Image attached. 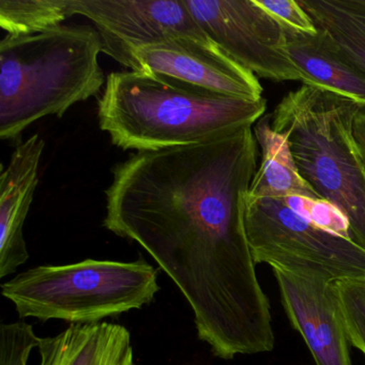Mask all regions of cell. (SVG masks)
Listing matches in <instances>:
<instances>
[{"mask_svg":"<svg viewBox=\"0 0 365 365\" xmlns=\"http://www.w3.org/2000/svg\"><path fill=\"white\" fill-rule=\"evenodd\" d=\"M285 50L298 67L302 85L326 89L365 108V69L328 34L299 33L284 26Z\"/></svg>","mask_w":365,"mask_h":365,"instance_id":"7c38bea8","label":"cell"},{"mask_svg":"<svg viewBox=\"0 0 365 365\" xmlns=\"http://www.w3.org/2000/svg\"><path fill=\"white\" fill-rule=\"evenodd\" d=\"M267 101L213 93L165 74L113 72L98 101L100 129L123 150L153 153L253 127Z\"/></svg>","mask_w":365,"mask_h":365,"instance_id":"7a4b0ae2","label":"cell"},{"mask_svg":"<svg viewBox=\"0 0 365 365\" xmlns=\"http://www.w3.org/2000/svg\"><path fill=\"white\" fill-rule=\"evenodd\" d=\"M245 230L255 264L329 281H365V249L297 212L285 198H247Z\"/></svg>","mask_w":365,"mask_h":365,"instance_id":"8992f818","label":"cell"},{"mask_svg":"<svg viewBox=\"0 0 365 365\" xmlns=\"http://www.w3.org/2000/svg\"><path fill=\"white\" fill-rule=\"evenodd\" d=\"M41 337L25 322L1 324L0 327V365H29L34 349Z\"/></svg>","mask_w":365,"mask_h":365,"instance_id":"ac0fdd59","label":"cell"},{"mask_svg":"<svg viewBox=\"0 0 365 365\" xmlns=\"http://www.w3.org/2000/svg\"><path fill=\"white\" fill-rule=\"evenodd\" d=\"M255 3L288 29L304 34L318 31L311 16L300 7L297 0H255Z\"/></svg>","mask_w":365,"mask_h":365,"instance_id":"d6986e66","label":"cell"},{"mask_svg":"<svg viewBox=\"0 0 365 365\" xmlns=\"http://www.w3.org/2000/svg\"><path fill=\"white\" fill-rule=\"evenodd\" d=\"M68 18V0H0V26L8 36L35 35Z\"/></svg>","mask_w":365,"mask_h":365,"instance_id":"2e32d148","label":"cell"},{"mask_svg":"<svg viewBox=\"0 0 365 365\" xmlns=\"http://www.w3.org/2000/svg\"><path fill=\"white\" fill-rule=\"evenodd\" d=\"M207 37L232 61L272 82L304 83L285 50L284 25L255 0H185Z\"/></svg>","mask_w":365,"mask_h":365,"instance_id":"52a82bcc","label":"cell"},{"mask_svg":"<svg viewBox=\"0 0 365 365\" xmlns=\"http://www.w3.org/2000/svg\"><path fill=\"white\" fill-rule=\"evenodd\" d=\"M140 70L165 74L241 99L259 100L262 85L255 74L232 61L213 42L173 37L136 51Z\"/></svg>","mask_w":365,"mask_h":365,"instance_id":"30bf717a","label":"cell"},{"mask_svg":"<svg viewBox=\"0 0 365 365\" xmlns=\"http://www.w3.org/2000/svg\"><path fill=\"white\" fill-rule=\"evenodd\" d=\"M70 16L93 22L102 53L132 71H142L136 51L173 37L212 42L202 31L185 0H68Z\"/></svg>","mask_w":365,"mask_h":365,"instance_id":"ba28073f","label":"cell"},{"mask_svg":"<svg viewBox=\"0 0 365 365\" xmlns=\"http://www.w3.org/2000/svg\"><path fill=\"white\" fill-rule=\"evenodd\" d=\"M39 365H136L131 333L121 324H70L41 339Z\"/></svg>","mask_w":365,"mask_h":365,"instance_id":"4fadbf2b","label":"cell"},{"mask_svg":"<svg viewBox=\"0 0 365 365\" xmlns=\"http://www.w3.org/2000/svg\"><path fill=\"white\" fill-rule=\"evenodd\" d=\"M350 345L365 356V281L346 279L335 283Z\"/></svg>","mask_w":365,"mask_h":365,"instance_id":"e0dca14e","label":"cell"},{"mask_svg":"<svg viewBox=\"0 0 365 365\" xmlns=\"http://www.w3.org/2000/svg\"><path fill=\"white\" fill-rule=\"evenodd\" d=\"M252 127L209 142L138 153L117 164L103 226L140 245L176 284L197 336L232 360L274 347L245 206L257 170Z\"/></svg>","mask_w":365,"mask_h":365,"instance_id":"6da1fadb","label":"cell"},{"mask_svg":"<svg viewBox=\"0 0 365 365\" xmlns=\"http://www.w3.org/2000/svg\"><path fill=\"white\" fill-rule=\"evenodd\" d=\"M362 108L326 89L302 85L284 96L270 121L287 138L302 178L344 215L352 240L365 249V165L354 138Z\"/></svg>","mask_w":365,"mask_h":365,"instance_id":"277c9868","label":"cell"},{"mask_svg":"<svg viewBox=\"0 0 365 365\" xmlns=\"http://www.w3.org/2000/svg\"><path fill=\"white\" fill-rule=\"evenodd\" d=\"M157 269L134 262L85 259L44 264L1 284L20 318L91 324L150 304L159 292Z\"/></svg>","mask_w":365,"mask_h":365,"instance_id":"5b68a950","label":"cell"},{"mask_svg":"<svg viewBox=\"0 0 365 365\" xmlns=\"http://www.w3.org/2000/svg\"><path fill=\"white\" fill-rule=\"evenodd\" d=\"M262 161L252 180L247 198H292L322 200L302 178L284 134L271 127L270 115L262 117L253 128Z\"/></svg>","mask_w":365,"mask_h":365,"instance_id":"5bb4252c","label":"cell"},{"mask_svg":"<svg viewBox=\"0 0 365 365\" xmlns=\"http://www.w3.org/2000/svg\"><path fill=\"white\" fill-rule=\"evenodd\" d=\"M317 29L365 69V0H297Z\"/></svg>","mask_w":365,"mask_h":365,"instance_id":"9a60e30c","label":"cell"},{"mask_svg":"<svg viewBox=\"0 0 365 365\" xmlns=\"http://www.w3.org/2000/svg\"><path fill=\"white\" fill-rule=\"evenodd\" d=\"M354 138L365 165V108L359 112L354 119Z\"/></svg>","mask_w":365,"mask_h":365,"instance_id":"ffe728a7","label":"cell"},{"mask_svg":"<svg viewBox=\"0 0 365 365\" xmlns=\"http://www.w3.org/2000/svg\"><path fill=\"white\" fill-rule=\"evenodd\" d=\"M290 324L316 365H351L349 339L334 282L273 269Z\"/></svg>","mask_w":365,"mask_h":365,"instance_id":"9c48e42d","label":"cell"},{"mask_svg":"<svg viewBox=\"0 0 365 365\" xmlns=\"http://www.w3.org/2000/svg\"><path fill=\"white\" fill-rule=\"evenodd\" d=\"M100 53L101 39L91 26L6 36L0 41V138L16 140L39 119L61 118L97 96L106 83Z\"/></svg>","mask_w":365,"mask_h":365,"instance_id":"3957f363","label":"cell"},{"mask_svg":"<svg viewBox=\"0 0 365 365\" xmlns=\"http://www.w3.org/2000/svg\"><path fill=\"white\" fill-rule=\"evenodd\" d=\"M44 140L39 134L16 147L0 176V279L29 259L23 227L39 181Z\"/></svg>","mask_w":365,"mask_h":365,"instance_id":"8fae6325","label":"cell"}]
</instances>
